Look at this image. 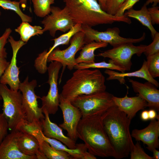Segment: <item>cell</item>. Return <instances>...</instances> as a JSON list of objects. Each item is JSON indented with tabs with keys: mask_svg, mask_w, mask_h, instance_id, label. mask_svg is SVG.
Returning <instances> with one entry per match:
<instances>
[{
	"mask_svg": "<svg viewBox=\"0 0 159 159\" xmlns=\"http://www.w3.org/2000/svg\"><path fill=\"white\" fill-rule=\"evenodd\" d=\"M101 117L105 130L115 153V158L128 157L134 145L130 132L131 120L115 105Z\"/></svg>",
	"mask_w": 159,
	"mask_h": 159,
	"instance_id": "obj_1",
	"label": "cell"
},
{
	"mask_svg": "<svg viewBox=\"0 0 159 159\" xmlns=\"http://www.w3.org/2000/svg\"><path fill=\"white\" fill-rule=\"evenodd\" d=\"M101 115L82 118L77 127V137L84 142L87 151L95 156L115 158V153L105 130Z\"/></svg>",
	"mask_w": 159,
	"mask_h": 159,
	"instance_id": "obj_2",
	"label": "cell"
},
{
	"mask_svg": "<svg viewBox=\"0 0 159 159\" xmlns=\"http://www.w3.org/2000/svg\"><path fill=\"white\" fill-rule=\"evenodd\" d=\"M69 13L75 24L92 27L116 22L128 24L132 21L124 15L121 16L112 15L103 11L97 0H63Z\"/></svg>",
	"mask_w": 159,
	"mask_h": 159,
	"instance_id": "obj_3",
	"label": "cell"
},
{
	"mask_svg": "<svg viewBox=\"0 0 159 159\" xmlns=\"http://www.w3.org/2000/svg\"><path fill=\"white\" fill-rule=\"evenodd\" d=\"M62 87V97L71 102L79 95L104 91L105 77L98 69H76Z\"/></svg>",
	"mask_w": 159,
	"mask_h": 159,
	"instance_id": "obj_4",
	"label": "cell"
},
{
	"mask_svg": "<svg viewBox=\"0 0 159 159\" xmlns=\"http://www.w3.org/2000/svg\"><path fill=\"white\" fill-rule=\"evenodd\" d=\"M0 96L3 100L2 114L6 120L9 129L18 130L26 121L22 104V94L20 90L9 89L0 83Z\"/></svg>",
	"mask_w": 159,
	"mask_h": 159,
	"instance_id": "obj_5",
	"label": "cell"
},
{
	"mask_svg": "<svg viewBox=\"0 0 159 159\" xmlns=\"http://www.w3.org/2000/svg\"><path fill=\"white\" fill-rule=\"evenodd\" d=\"M113 95L105 91L78 96L71 102L80 111L82 118L102 115L114 105Z\"/></svg>",
	"mask_w": 159,
	"mask_h": 159,
	"instance_id": "obj_6",
	"label": "cell"
},
{
	"mask_svg": "<svg viewBox=\"0 0 159 159\" xmlns=\"http://www.w3.org/2000/svg\"><path fill=\"white\" fill-rule=\"evenodd\" d=\"M37 85V80L29 81L27 77L23 82H21L19 90L22 94V104L26 121L29 122L41 124L45 117L42 107L39 106L37 99L39 96L35 94L34 89Z\"/></svg>",
	"mask_w": 159,
	"mask_h": 159,
	"instance_id": "obj_7",
	"label": "cell"
},
{
	"mask_svg": "<svg viewBox=\"0 0 159 159\" xmlns=\"http://www.w3.org/2000/svg\"><path fill=\"white\" fill-rule=\"evenodd\" d=\"M81 30L85 35V44L95 41L102 42L110 44L113 47L126 43H133L140 42L145 38L146 34L144 32L142 36L137 39L125 38L120 35V31L117 27L109 28L105 31H99L92 27L82 25Z\"/></svg>",
	"mask_w": 159,
	"mask_h": 159,
	"instance_id": "obj_8",
	"label": "cell"
},
{
	"mask_svg": "<svg viewBox=\"0 0 159 159\" xmlns=\"http://www.w3.org/2000/svg\"><path fill=\"white\" fill-rule=\"evenodd\" d=\"M147 45L135 46L132 43H126L98 53L97 56L110 58L115 65L125 71L130 70L132 63L131 59L134 54L140 56Z\"/></svg>",
	"mask_w": 159,
	"mask_h": 159,
	"instance_id": "obj_9",
	"label": "cell"
},
{
	"mask_svg": "<svg viewBox=\"0 0 159 159\" xmlns=\"http://www.w3.org/2000/svg\"><path fill=\"white\" fill-rule=\"evenodd\" d=\"M84 37L82 31L77 33L71 39L70 45L67 48L63 50L55 48L48 56L47 61H57L61 64L63 68L67 67L69 70H72L76 64V54L85 44Z\"/></svg>",
	"mask_w": 159,
	"mask_h": 159,
	"instance_id": "obj_10",
	"label": "cell"
},
{
	"mask_svg": "<svg viewBox=\"0 0 159 159\" xmlns=\"http://www.w3.org/2000/svg\"><path fill=\"white\" fill-rule=\"evenodd\" d=\"M47 68L48 78L47 81L49 89L47 95L40 98L42 109L45 110L49 114H55L59 109L60 94L57 87L59 72L62 65L57 61L51 62Z\"/></svg>",
	"mask_w": 159,
	"mask_h": 159,
	"instance_id": "obj_11",
	"label": "cell"
},
{
	"mask_svg": "<svg viewBox=\"0 0 159 159\" xmlns=\"http://www.w3.org/2000/svg\"><path fill=\"white\" fill-rule=\"evenodd\" d=\"M50 13L44 18L41 23L43 25L44 32L49 31L52 37H55L57 31L66 32L75 24L65 6L62 9L51 6Z\"/></svg>",
	"mask_w": 159,
	"mask_h": 159,
	"instance_id": "obj_12",
	"label": "cell"
},
{
	"mask_svg": "<svg viewBox=\"0 0 159 159\" xmlns=\"http://www.w3.org/2000/svg\"><path fill=\"white\" fill-rule=\"evenodd\" d=\"M59 107L62 112L63 122L59 126L66 131L67 136L76 142L78 138L77 128L82 118L79 109L74 106L69 100L60 94Z\"/></svg>",
	"mask_w": 159,
	"mask_h": 159,
	"instance_id": "obj_13",
	"label": "cell"
},
{
	"mask_svg": "<svg viewBox=\"0 0 159 159\" xmlns=\"http://www.w3.org/2000/svg\"><path fill=\"white\" fill-rule=\"evenodd\" d=\"M8 40L12 48L13 55L11 62L1 78L0 83L8 84L10 89L18 91L21 82L19 78V68L16 64V56L19 50L26 43L21 40L16 41L10 36Z\"/></svg>",
	"mask_w": 159,
	"mask_h": 159,
	"instance_id": "obj_14",
	"label": "cell"
},
{
	"mask_svg": "<svg viewBox=\"0 0 159 159\" xmlns=\"http://www.w3.org/2000/svg\"><path fill=\"white\" fill-rule=\"evenodd\" d=\"M21 133L14 130L5 137L0 144V159H37L36 156L24 154L19 148L18 141Z\"/></svg>",
	"mask_w": 159,
	"mask_h": 159,
	"instance_id": "obj_15",
	"label": "cell"
},
{
	"mask_svg": "<svg viewBox=\"0 0 159 159\" xmlns=\"http://www.w3.org/2000/svg\"><path fill=\"white\" fill-rule=\"evenodd\" d=\"M131 134L136 140L141 141L146 145L148 150L152 152L159 146V119L151 120L147 127L140 130L134 129Z\"/></svg>",
	"mask_w": 159,
	"mask_h": 159,
	"instance_id": "obj_16",
	"label": "cell"
},
{
	"mask_svg": "<svg viewBox=\"0 0 159 159\" xmlns=\"http://www.w3.org/2000/svg\"><path fill=\"white\" fill-rule=\"evenodd\" d=\"M134 92L138 93L147 103V107L156 111L159 110V90L151 83H144L128 78Z\"/></svg>",
	"mask_w": 159,
	"mask_h": 159,
	"instance_id": "obj_17",
	"label": "cell"
},
{
	"mask_svg": "<svg viewBox=\"0 0 159 159\" xmlns=\"http://www.w3.org/2000/svg\"><path fill=\"white\" fill-rule=\"evenodd\" d=\"M42 110L45 117L41 121V125L44 135L60 141L69 149L76 148V142L66 136L63 133L62 129L51 121L47 112L45 110Z\"/></svg>",
	"mask_w": 159,
	"mask_h": 159,
	"instance_id": "obj_18",
	"label": "cell"
},
{
	"mask_svg": "<svg viewBox=\"0 0 159 159\" xmlns=\"http://www.w3.org/2000/svg\"><path fill=\"white\" fill-rule=\"evenodd\" d=\"M112 100L114 104L125 114L131 120L138 111L147 107V102L139 95L129 97L127 94L123 97L113 95Z\"/></svg>",
	"mask_w": 159,
	"mask_h": 159,
	"instance_id": "obj_19",
	"label": "cell"
},
{
	"mask_svg": "<svg viewBox=\"0 0 159 159\" xmlns=\"http://www.w3.org/2000/svg\"><path fill=\"white\" fill-rule=\"evenodd\" d=\"M105 73L107 74L108 77L107 78V80H118L121 84H125V77H135L141 78L149 82L156 87L159 86L158 82L153 78L149 74L147 67L146 61L144 60L141 68L135 71L125 73L119 72L108 69H106Z\"/></svg>",
	"mask_w": 159,
	"mask_h": 159,
	"instance_id": "obj_20",
	"label": "cell"
},
{
	"mask_svg": "<svg viewBox=\"0 0 159 159\" xmlns=\"http://www.w3.org/2000/svg\"><path fill=\"white\" fill-rule=\"evenodd\" d=\"M18 145L20 151L26 155L36 156L37 159H47L40 150L38 140L29 134L22 132L18 140Z\"/></svg>",
	"mask_w": 159,
	"mask_h": 159,
	"instance_id": "obj_21",
	"label": "cell"
},
{
	"mask_svg": "<svg viewBox=\"0 0 159 159\" xmlns=\"http://www.w3.org/2000/svg\"><path fill=\"white\" fill-rule=\"evenodd\" d=\"M44 141L48 143L51 146L56 149L67 152L74 159H83L85 153L87 151L84 143L77 144L76 148L69 149L60 141L54 138L46 137L42 132L40 136L41 147Z\"/></svg>",
	"mask_w": 159,
	"mask_h": 159,
	"instance_id": "obj_22",
	"label": "cell"
},
{
	"mask_svg": "<svg viewBox=\"0 0 159 159\" xmlns=\"http://www.w3.org/2000/svg\"><path fill=\"white\" fill-rule=\"evenodd\" d=\"M147 6L145 4L140 10H135L132 8H131L125 12L124 15L136 19L142 25L147 27L150 30L152 37L153 39L157 32L153 26Z\"/></svg>",
	"mask_w": 159,
	"mask_h": 159,
	"instance_id": "obj_23",
	"label": "cell"
},
{
	"mask_svg": "<svg viewBox=\"0 0 159 159\" xmlns=\"http://www.w3.org/2000/svg\"><path fill=\"white\" fill-rule=\"evenodd\" d=\"M108 44L93 41L85 44L81 49L79 56L76 58V64L80 63H90L95 62V52L99 48L106 47Z\"/></svg>",
	"mask_w": 159,
	"mask_h": 159,
	"instance_id": "obj_24",
	"label": "cell"
},
{
	"mask_svg": "<svg viewBox=\"0 0 159 159\" xmlns=\"http://www.w3.org/2000/svg\"><path fill=\"white\" fill-rule=\"evenodd\" d=\"M15 31L20 35L21 40L25 43L32 37L42 35L44 32L43 28L40 26H32L26 22H22Z\"/></svg>",
	"mask_w": 159,
	"mask_h": 159,
	"instance_id": "obj_25",
	"label": "cell"
},
{
	"mask_svg": "<svg viewBox=\"0 0 159 159\" xmlns=\"http://www.w3.org/2000/svg\"><path fill=\"white\" fill-rule=\"evenodd\" d=\"M82 26V25L80 24H76L66 33L53 39L52 40L54 41V44L46 53V58L47 59L49 54L58 46L60 45L68 44L73 36L77 33L81 31Z\"/></svg>",
	"mask_w": 159,
	"mask_h": 159,
	"instance_id": "obj_26",
	"label": "cell"
},
{
	"mask_svg": "<svg viewBox=\"0 0 159 159\" xmlns=\"http://www.w3.org/2000/svg\"><path fill=\"white\" fill-rule=\"evenodd\" d=\"M40 150L47 159H74L67 152L56 149L44 141L42 142Z\"/></svg>",
	"mask_w": 159,
	"mask_h": 159,
	"instance_id": "obj_27",
	"label": "cell"
},
{
	"mask_svg": "<svg viewBox=\"0 0 159 159\" xmlns=\"http://www.w3.org/2000/svg\"><path fill=\"white\" fill-rule=\"evenodd\" d=\"M19 1L10 0H0V6L3 9L14 11L20 17L22 22H31L32 17L24 14L20 8Z\"/></svg>",
	"mask_w": 159,
	"mask_h": 159,
	"instance_id": "obj_28",
	"label": "cell"
},
{
	"mask_svg": "<svg viewBox=\"0 0 159 159\" xmlns=\"http://www.w3.org/2000/svg\"><path fill=\"white\" fill-rule=\"evenodd\" d=\"M90 68H105L113 70H117L121 72H125L124 70L115 64L110 59L109 60L108 62L103 61L99 62H95L90 63H80L76 64L75 66L74 69H78Z\"/></svg>",
	"mask_w": 159,
	"mask_h": 159,
	"instance_id": "obj_29",
	"label": "cell"
},
{
	"mask_svg": "<svg viewBox=\"0 0 159 159\" xmlns=\"http://www.w3.org/2000/svg\"><path fill=\"white\" fill-rule=\"evenodd\" d=\"M54 0H32L34 11L36 15L44 18L51 12V5L54 3Z\"/></svg>",
	"mask_w": 159,
	"mask_h": 159,
	"instance_id": "obj_30",
	"label": "cell"
},
{
	"mask_svg": "<svg viewBox=\"0 0 159 159\" xmlns=\"http://www.w3.org/2000/svg\"><path fill=\"white\" fill-rule=\"evenodd\" d=\"M148 71L154 78L159 77V52L147 57Z\"/></svg>",
	"mask_w": 159,
	"mask_h": 159,
	"instance_id": "obj_31",
	"label": "cell"
},
{
	"mask_svg": "<svg viewBox=\"0 0 159 159\" xmlns=\"http://www.w3.org/2000/svg\"><path fill=\"white\" fill-rule=\"evenodd\" d=\"M130 154V159H153L145 152L138 142L134 145Z\"/></svg>",
	"mask_w": 159,
	"mask_h": 159,
	"instance_id": "obj_32",
	"label": "cell"
},
{
	"mask_svg": "<svg viewBox=\"0 0 159 159\" xmlns=\"http://www.w3.org/2000/svg\"><path fill=\"white\" fill-rule=\"evenodd\" d=\"M153 42L146 46L143 52L146 57L159 52V33L157 32L153 38Z\"/></svg>",
	"mask_w": 159,
	"mask_h": 159,
	"instance_id": "obj_33",
	"label": "cell"
},
{
	"mask_svg": "<svg viewBox=\"0 0 159 159\" xmlns=\"http://www.w3.org/2000/svg\"><path fill=\"white\" fill-rule=\"evenodd\" d=\"M11 32V29L9 28H7L0 37V58H6L7 57V53L4 46Z\"/></svg>",
	"mask_w": 159,
	"mask_h": 159,
	"instance_id": "obj_34",
	"label": "cell"
},
{
	"mask_svg": "<svg viewBox=\"0 0 159 159\" xmlns=\"http://www.w3.org/2000/svg\"><path fill=\"white\" fill-rule=\"evenodd\" d=\"M125 0H107L106 12L115 15Z\"/></svg>",
	"mask_w": 159,
	"mask_h": 159,
	"instance_id": "obj_35",
	"label": "cell"
},
{
	"mask_svg": "<svg viewBox=\"0 0 159 159\" xmlns=\"http://www.w3.org/2000/svg\"><path fill=\"white\" fill-rule=\"evenodd\" d=\"M9 129L7 122L2 113H0V144L8 134Z\"/></svg>",
	"mask_w": 159,
	"mask_h": 159,
	"instance_id": "obj_36",
	"label": "cell"
},
{
	"mask_svg": "<svg viewBox=\"0 0 159 159\" xmlns=\"http://www.w3.org/2000/svg\"><path fill=\"white\" fill-rule=\"evenodd\" d=\"M139 0H125L115 15L121 16L124 15L125 11L131 8Z\"/></svg>",
	"mask_w": 159,
	"mask_h": 159,
	"instance_id": "obj_37",
	"label": "cell"
},
{
	"mask_svg": "<svg viewBox=\"0 0 159 159\" xmlns=\"http://www.w3.org/2000/svg\"><path fill=\"white\" fill-rule=\"evenodd\" d=\"M152 24H159V8L158 6H153L148 8Z\"/></svg>",
	"mask_w": 159,
	"mask_h": 159,
	"instance_id": "obj_38",
	"label": "cell"
},
{
	"mask_svg": "<svg viewBox=\"0 0 159 159\" xmlns=\"http://www.w3.org/2000/svg\"><path fill=\"white\" fill-rule=\"evenodd\" d=\"M9 64L10 62L7 61L6 58H0V80Z\"/></svg>",
	"mask_w": 159,
	"mask_h": 159,
	"instance_id": "obj_39",
	"label": "cell"
},
{
	"mask_svg": "<svg viewBox=\"0 0 159 159\" xmlns=\"http://www.w3.org/2000/svg\"><path fill=\"white\" fill-rule=\"evenodd\" d=\"M148 113L149 120H151L155 119H159V115H157L156 111L152 109L148 110Z\"/></svg>",
	"mask_w": 159,
	"mask_h": 159,
	"instance_id": "obj_40",
	"label": "cell"
},
{
	"mask_svg": "<svg viewBox=\"0 0 159 159\" xmlns=\"http://www.w3.org/2000/svg\"><path fill=\"white\" fill-rule=\"evenodd\" d=\"M140 118L141 120L144 121H147L149 120L148 110L143 111L141 113Z\"/></svg>",
	"mask_w": 159,
	"mask_h": 159,
	"instance_id": "obj_41",
	"label": "cell"
},
{
	"mask_svg": "<svg viewBox=\"0 0 159 159\" xmlns=\"http://www.w3.org/2000/svg\"><path fill=\"white\" fill-rule=\"evenodd\" d=\"M96 157L89 153L88 151L85 153L83 159H96Z\"/></svg>",
	"mask_w": 159,
	"mask_h": 159,
	"instance_id": "obj_42",
	"label": "cell"
},
{
	"mask_svg": "<svg viewBox=\"0 0 159 159\" xmlns=\"http://www.w3.org/2000/svg\"><path fill=\"white\" fill-rule=\"evenodd\" d=\"M99 4L100 5L102 9L104 11H106V5L107 0H98Z\"/></svg>",
	"mask_w": 159,
	"mask_h": 159,
	"instance_id": "obj_43",
	"label": "cell"
},
{
	"mask_svg": "<svg viewBox=\"0 0 159 159\" xmlns=\"http://www.w3.org/2000/svg\"><path fill=\"white\" fill-rule=\"evenodd\" d=\"M153 3L152 7L156 6L157 4L159 3V0H148L145 4L146 6H147L149 4H152Z\"/></svg>",
	"mask_w": 159,
	"mask_h": 159,
	"instance_id": "obj_44",
	"label": "cell"
},
{
	"mask_svg": "<svg viewBox=\"0 0 159 159\" xmlns=\"http://www.w3.org/2000/svg\"><path fill=\"white\" fill-rule=\"evenodd\" d=\"M153 152V159H159V151L157 150V149H154L152 151Z\"/></svg>",
	"mask_w": 159,
	"mask_h": 159,
	"instance_id": "obj_45",
	"label": "cell"
},
{
	"mask_svg": "<svg viewBox=\"0 0 159 159\" xmlns=\"http://www.w3.org/2000/svg\"><path fill=\"white\" fill-rule=\"evenodd\" d=\"M19 2L21 7L24 9L26 6L27 0H20Z\"/></svg>",
	"mask_w": 159,
	"mask_h": 159,
	"instance_id": "obj_46",
	"label": "cell"
},
{
	"mask_svg": "<svg viewBox=\"0 0 159 159\" xmlns=\"http://www.w3.org/2000/svg\"><path fill=\"white\" fill-rule=\"evenodd\" d=\"M1 11L0 10V16L1 15Z\"/></svg>",
	"mask_w": 159,
	"mask_h": 159,
	"instance_id": "obj_47",
	"label": "cell"
},
{
	"mask_svg": "<svg viewBox=\"0 0 159 159\" xmlns=\"http://www.w3.org/2000/svg\"><path fill=\"white\" fill-rule=\"evenodd\" d=\"M1 99H2L1 97V96H0V100H1Z\"/></svg>",
	"mask_w": 159,
	"mask_h": 159,
	"instance_id": "obj_48",
	"label": "cell"
}]
</instances>
